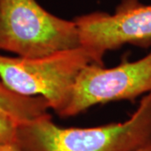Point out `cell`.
Segmentation results:
<instances>
[{
  "instance_id": "6",
  "label": "cell",
  "mask_w": 151,
  "mask_h": 151,
  "mask_svg": "<svg viewBox=\"0 0 151 151\" xmlns=\"http://www.w3.org/2000/svg\"><path fill=\"white\" fill-rule=\"evenodd\" d=\"M50 105L41 97H25L12 91L0 78V112L24 124L49 113Z\"/></svg>"
},
{
  "instance_id": "2",
  "label": "cell",
  "mask_w": 151,
  "mask_h": 151,
  "mask_svg": "<svg viewBox=\"0 0 151 151\" xmlns=\"http://www.w3.org/2000/svg\"><path fill=\"white\" fill-rule=\"evenodd\" d=\"M80 46L74 20L50 14L36 0H0V51L35 59Z\"/></svg>"
},
{
  "instance_id": "7",
  "label": "cell",
  "mask_w": 151,
  "mask_h": 151,
  "mask_svg": "<svg viewBox=\"0 0 151 151\" xmlns=\"http://www.w3.org/2000/svg\"><path fill=\"white\" fill-rule=\"evenodd\" d=\"M19 123L0 112V145L17 143V133Z\"/></svg>"
},
{
  "instance_id": "4",
  "label": "cell",
  "mask_w": 151,
  "mask_h": 151,
  "mask_svg": "<svg viewBox=\"0 0 151 151\" xmlns=\"http://www.w3.org/2000/svg\"><path fill=\"white\" fill-rule=\"evenodd\" d=\"M151 93V51L134 61L111 68L91 63L78 76L70 104L62 118L74 117L97 104L133 101Z\"/></svg>"
},
{
  "instance_id": "5",
  "label": "cell",
  "mask_w": 151,
  "mask_h": 151,
  "mask_svg": "<svg viewBox=\"0 0 151 151\" xmlns=\"http://www.w3.org/2000/svg\"><path fill=\"white\" fill-rule=\"evenodd\" d=\"M81 46L93 63L104 65L105 54L126 44L140 47L151 45V4L139 0H122L113 14L92 12L76 17Z\"/></svg>"
},
{
  "instance_id": "1",
  "label": "cell",
  "mask_w": 151,
  "mask_h": 151,
  "mask_svg": "<svg viewBox=\"0 0 151 151\" xmlns=\"http://www.w3.org/2000/svg\"><path fill=\"white\" fill-rule=\"evenodd\" d=\"M151 142V93L123 123L64 128L48 113L20 124L17 144L24 151H136Z\"/></svg>"
},
{
  "instance_id": "9",
  "label": "cell",
  "mask_w": 151,
  "mask_h": 151,
  "mask_svg": "<svg viewBox=\"0 0 151 151\" xmlns=\"http://www.w3.org/2000/svg\"><path fill=\"white\" fill-rule=\"evenodd\" d=\"M136 151H151V142L147 144L146 145L141 147L140 149H139L138 150Z\"/></svg>"
},
{
  "instance_id": "3",
  "label": "cell",
  "mask_w": 151,
  "mask_h": 151,
  "mask_svg": "<svg viewBox=\"0 0 151 151\" xmlns=\"http://www.w3.org/2000/svg\"><path fill=\"white\" fill-rule=\"evenodd\" d=\"M93 63L83 47L35 59L0 54V78L12 91L25 97H41L62 117L70 104L82 69Z\"/></svg>"
},
{
  "instance_id": "8",
  "label": "cell",
  "mask_w": 151,
  "mask_h": 151,
  "mask_svg": "<svg viewBox=\"0 0 151 151\" xmlns=\"http://www.w3.org/2000/svg\"><path fill=\"white\" fill-rule=\"evenodd\" d=\"M0 151H24L17 143L14 144H8V145H1Z\"/></svg>"
}]
</instances>
